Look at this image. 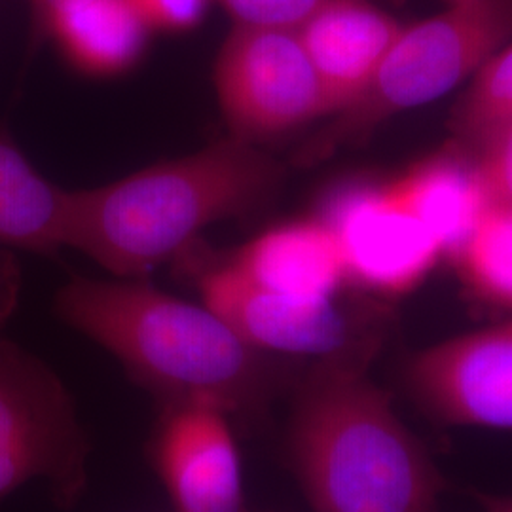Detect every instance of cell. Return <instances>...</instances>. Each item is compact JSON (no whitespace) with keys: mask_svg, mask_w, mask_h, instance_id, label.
Returning a JSON list of instances; mask_svg holds the SVG:
<instances>
[{"mask_svg":"<svg viewBox=\"0 0 512 512\" xmlns=\"http://www.w3.org/2000/svg\"><path fill=\"white\" fill-rule=\"evenodd\" d=\"M82 73L116 76L147 52L152 29L131 0H59L35 25Z\"/></svg>","mask_w":512,"mask_h":512,"instance_id":"cell-13","label":"cell"},{"mask_svg":"<svg viewBox=\"0 0 512 512\" xmlns=\"http://www.w3.org/2000/svg\"><path fill=\"white\" fill-rule=\"evenodd\" d=\"M192 270L205 306L268 355L317 357L361 353L357 325L338 300H298L241 274L230 258H205L192 247L181 258Z\"/></svg>","mask_w":512,"mask_h":512,"instance_id":"cell-7","label":"cell"},{"mask_svg":"<svg viewBox=\"0 0 512 512\" xmlns=\"http://www.w3.org/2000/svg\"><path fill=\"white\" fill-rule=\"evenodd\" d=\"M232 421L211 404L164 406L152 463L175 512H251Z\"/></svg>","mask_w":512,"mask_h":512,"instance_id":"cell-10","label":"cell"},{"mask_svg":"<svg viewBox=\"0 0 512 512\" xmlns=\"http://www.w3.org/2000/svg\"><path fill=\"white\" fill-rule=\"evenodd\" d=\"M14 300V293H12V283L8 281V275L6 272L0 274V317L6 315L8 306L12 304Z\"/></svg>","mask_w":512,"mask_h":512,"instance_id":"cell-22","label":"cell"},{"mask_svg":"<svg viewBox=\"0 0 512 512\" xmlns=\"http://www.w3.org/2000/svg\"><path fill=\"white\" fill-rule=\"evenodd\" d=\"M215 88L230 135L251 143L330 116L294 31L234 25L215 63Z\"/></svg>","mask_w":512,"mask_h":512,"instance_id":"cell-6","label":"cell"},{"mask_svg":"<svg viewBox=\"0 0 512 512\" xmlns=\"http://www.w3.org/2000/svg\"><path fill=\"white\" fill-rule=\"evenodd\" d=\"M444 2L450 6V4H463V2H473V0H444Z\"/></svg>","mask_w":512,"mask_h":512,"instance_id":"cell-24","label":"cell"},{"mask_svg":"<svg viewBox=\"0 0 512 512\" xmlns=\"http://www.w3.org/2000/svg\"><path fill=\"white\" fill-rule=\"evenodd\" d=\"M366 353L323 359L294 395L287 458L315 512H437L442 476Z\"/></svg>","mask_w":512,"mask_h":512,"instance_id":"cell-2","label":"cell"},{"mask_svg":"<svg viewBox=\"0 0 512 512\" xmlns=\"http://www.w3.org/2000/svg\"><path fill=\"white\" fill-rule=\"evenodd\" d=\"M403 29L404 23L372 0H334L298 31L330 116L368 92Z\"/></svg>","mask_w":512,"mask_h":512,"instance_id":"cell-11","label":"cell"},{"mask_svg":"<svg viewBox=\"0 0 512 512\" xmlns=\"http://www.w3.org/2000/svg\"><path fill=\"white\" fill-rule=\"evenodd\" d=\"M238 27L298 33L334 0H215Z\"/></svg>","mask_w":512,"mask_h":512,"instance_id":"cell-18","label":"cell"},{"mask_svg":"<svg viewBox=\"0 0 512 512\" xmlns=\"http://www.w3.org/2000/svg\"><path fill=\"white\" fill-rule=\"evenodd\" d=\"M71 192L40 175L0 131V245L35 253L69 247Z\"/></svg>","mask_w":512,"mask_h":512,"instance_id":"cell-14","label":"cell"},{"mask_svg":"<svg viewBox=\"0 0 512 512\" xmlns=\"http://www.w3.org/2000/svg\"><path fill=\"white\" fill-rule=\"evenodd\" d=\"M323 220L338 241L348 285L380 296L414 291L446 256L385 184H348L323 203Z\"/></svg>","mask_w":512,"mask_h":512,"instance_id":"cell-8","label":"cell"},{"mask_svg":"<svg viewBox=\"0 0 512 512\" xmlns=\"http://www.w3.org/2000/svg\"><path fill=\"white\" fill-rule=\"evenodd\" d=\"M251 512H253V511H251Z\"/></svg>","mask_w":512,"mask_h":512,"instance_id":"cell-25","label":"cell"},{"mask_svg":"<svg viewBox=\"0 0 512 512\" xmlns=\"http://www.w3.org/2000/svg\"><path fill=\"white\" fill-rule=\"evenodd\" d=\"M230 262L256 285L298 300H334L348 285L338 241L319 217L262 232Z\"/></svg>","mask_w":512,"mask_h":512,"instance_id":"cell-12","label":"cell"},{"mask_svg":"<svg viewBox=\"0 0 512 512\" xmlns=\"http://www.w3.org/2000/svg\"><path fill=\"white\" fill-rule=\"evenodd\" d=\"M471 162L486 205L512 207V124L476 148Z\"/></svg>","mask_w":512,"mask_h":512,"instance_id":"cell-19","label":"cell"},{"mask_svg":"<svg viewBox=\"0 0 512 512\" xmlns=\"http://www.w3.org/2000/svg\"><path fill=\"white\" fill-rule=\"evenodd\" d=\"M29 8H31V16H33V25H37L40 19L44 18V14L54 6L59 0H27Z\"/></svg>","mask_w":512,"mask_h":512,"instance_id":"cell-23","label":"cell"},{"mask_svg":"<svg viewBox=\"0 0 512 512\" xmlns=\"http://www.w3.org/2000/svg\"><path fill=\"white\" fill-rule=\"evenodd\" d=\"M57 315L114 355L164 406L211 404L232 420L253 418L274 391V363L219 313L143 279L74 277Z\"/></svg>","mask_w":512,"mask_h":512,"instance_id":"cell-1","label":"cell"},{"mask_svg":"<svg viewBox=\"0 0 512 512\" xmlns=\"http://www.w3.org/2000/svg\"><path fill=\"white\" fill-rule=\"evenodd\" d=\"M512 40V0L450 4L437 16L404 25L368 92L336 114L308 158L357 139L380 122L427 105L467 82Z\"/></svg>","mask_w":512,"mask_h":512,"instance_id":"cell-4","label":"cell"},{"mask_svg":"<svg viewBox=\"0 0 512 512\" xmlns=\"http://www.w3.org/2000/svg\"><path fill=\"white\" fill-rule=\"evenodd\" d=\"M281 169L255 143L226 137L114 183L71 192L69 247L120 279L181 260L207 226L253 213Z\"/></svg>","mask_w":512,"mask_h":512,"instance_id":"cell-3","label":"cell"},{"mask_svg":"<svg viewBox=\"0 0 512 512\" xmlns=\"http://www.w3.org/2000/svg\"><path fill=\"white\" fill-rule=\"evenodd\" d=\"M88 456L67 387L27 349L0 340V497L44 480L71 507L88 482Z\"/></svg>","mask_w":512,"mask_h":512,"instance_id":"cell-5","label":"cell"},{"mask_svg":"<svg viewBox=\"0 0 512 512\" xmlns=\"http://www.w3.org/2000/svg\"><path fill=\"white\" fill-rule=\"evenodd\" d=\"M152 31L188 33L202 23L215 0H131Z\"/></svg>","mask_w":512,"mask_h":512,"instance_id":"cell-20","label":"cell"},{"mask_svg":"<svg viewBox=\"0 0 512 512\" xmlns=\"http://www.w3.org/2000/svg\"><path fill=\"white\" fill-rule=\"evenodd\" d=\"M408 384L435 420L512 429V315L423 349L410 361Z\"/></svg>","mask_w":512,"mask_h":512,"instance_id":"cell-9","label":"cell"},{"mask_svg":"<svg viewBox=\"0 0 512 512\" xmlns=\"http://www.w3.org/2000/svg\"><path fill=\"white\" fill-rule=\"evenodd\" d=\"M484 512H512V495H484Z\"/></svg>","mask_w":512,"mask_h":512,"instance_id":"cell-21","label":"cell"},{"mask_svg":"<svg viewBox=\"0 0 512 512\" xmlns=\"http://www.w3.org/2000/svg\"><path fill=\"white\" fill-rule=\"evenodd\" d=\"M452 258L476 298L512 310V207L486 205Z\"/></svg>","mask_w":512,"mask_h":512,"instance_id":"cell-16","label":"cell"},{"mask_svg":"<svg viewBox=\"0 0 512 512\" xmlns=\"http://www.w3.org/2000/svg\"><path fill=\"white\" fill-rule=\"evenodd\" d=\"M384 184L448 256L454 255L486 207L473 162L456 154L425 160Z\"/></svg>","mask_w":512,"mask_h":512,"instance_id":"cell-15","label":"cell"},{"mask_svg":"<svg viewBox=\"0 0 512 512\" xmlns=\"http://www.w3.org/2000/svg\"><path fill=\"white\" fill-rule=\"evenodd\" d=\"M512 124V40L490 55L469 78L454 129L475 152L499 129Z\"/></svg>","mask_w":512,"mask_h":512,"instance_id":"cell-17","label":"cell"}]
</instances>
